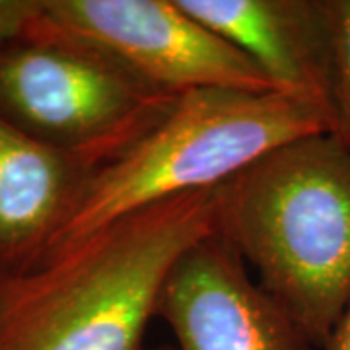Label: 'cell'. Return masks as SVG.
<instances>
[{"label":"cell","mask_w":350,"mask_h":350,"mask_svg":"<svg viewBox=\"0 0 350 350\" xmlns=\"http://www.w3.org/2000/svg\"><path fill=\"white\" fill-rule=\"evenodd\" d=\"M216 189L140 208L0 278V350H142L167 276L216 232Z\"/></svg>","instance_id":"obj_1"},{"label":"cell","mask_w":350,"mask_h":350,"mask_svg":"<svg viewBox=\"0 0 350 350\" xmlns=\"http://www.w3.org/2000/svg\"><path fill=\"white\" fill-rule=\"evenodd\" d=\"M216 234L308 345L350 304V152L331 133L298 138L216 187Z\"/></svg>","instance_id":"obj_2"},{"label":"cell","mask_w":350,"mask_h":350,"mask_svg":"<svg viewBox=\"0 0 350 350\" xmlns=\"http://www.w3.org/2000/svg\"><path fill=\"white\" fill-rule=\"evenodd\" d=\"M321 133H333V119L308 101L276 92H187L135 144L86 175L39 265L126 214L220 187L278 146Z\"/></svg>","instance_id":"obj_3"},{"label":"cell","mask_w":350,"mask_h":350,"mask_svg":"<svg viewBox=\"0 0 350 350\" xmlns=\"http://www.w3.org/2000/svg\"><path fill=\"white\" fill-rule=\"evenodd\" d=\"M177 98L64 43L24 38L0 49V117L90 170L135 144Z\"/></svg>","instance_id":"obj_4"},{"label":"cell","mask_w":350,"mask_h":350,"mask_svg":"<svg viewBox=\"0 0 350 350\" xmlns=\"http://www.w3.org/2000/svg\"><path fill=\"white\" fill-rule=\"evenodd\" d=\"M25 38L94 53L174 98L195 90L273 92L245 55L177 0H43Z\"/></svg>","instance_id":"obj_5"},{"label":"cell","mask_w":350,"mask_h":350,"mask_svg":"<svg viewBox=\"0 0 350 350\" xmlns=\"http://www.w3.org/2000/svg\"><path fill=\"white\" fill-rule=\"evenodd\" d=\"M156 317L179 350H306L308 340L216 232L175 262Z\"/></svg>","instance_id":"obj_6"},{"label":"cell","mask_w":350,"mask_h":350,"mask_svg":"<svg viewBox=\"0 0 350 350\" xmlns=\"http://www.w3.org/2000/svg\"><path fill=\"white\" fill-rule=\"evenodd\" d=\"M245 55L271 90L331 107V24L327 0H177Z\"/></svg>","instance_id":"obj_7"},{"label":"cell","mask_w":350,"mask_h":350,"mask_svg":"<svg viewBox=\"0 0 350 350\" xmlns=\"http://www.w3.org/2000/svg\"><path fill=\"white\" fill-rule=\"evenodd\" d=\"M90 172L0 117V278L38 267Z\"/></svg>","instance_id":"obj_8"},{"label":"cell","mask_w":350,"mask_h":350,"mask_svg":"<svg viewBox=\"0 0 350 350\" xmlns=\"http://www.w3.org/2000/svg\"><path fill=\"white\" fill-rule=\"evenodd\" d=\"M331 24L333 133L350 152V0H327Z\"/></svg>","instance_id":"obj_9"},{"label":"cell","mask_w":350,"mask_h":350,"mask_svg":"<svg viewBox=\"0 0 350 350\" xmlns=\"http://www.w3.org/2000/svg\"><path fill=\"white\" fill-rule=\"evenodd\" d=\"M43 0H0V49L27 36Z\"/></svg>","instance_id":"obj_10"},{"label":"cell","mask_w":350,"mask_h":350,"mask_svg":"<svg viewBox=\"0 0 350 350\" xmlns=\"http://www.w3.org/2000/svg\"><path fill=\"white\" fill-rule=\"evenodd\" d=\"M323 350H350V304L323 345Z\"/></svg>","instance_id":"obj_11"}]
</instances>
